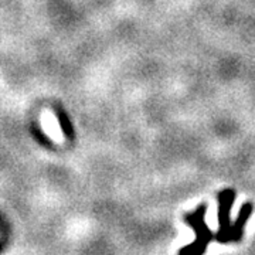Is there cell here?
Instances as JSON below:
<instances>
[{
    "mask_svg": "<svg viewBox=\"0 0 255 255\" xmlns=\"http://www.w3.org/2000/svg\"><path fill=\"white\" fill-rule=\"evenodd\" d=\"M206 213H207V206L203 203L193 213H186L184 214V223L189 224L190 228L196 233V240L182 247L179 250L177 255H204L207 251L209 244L214 240V234L210 230L206 223Z\"/></svg>",
    "mask_w": 255,
    "mask_h": 255,
    "instance_id": "1",
    "label": "cell"
},
{
    "mask_svg": "<svg viewBox=\"0 0 255 255\" xmlns=\"http://www.w3.org/2000/svg\"><path fill=\"white\" fill-rule=\"evenodd\" d=\"M236 190L234 189H224L217 194L219 200V231L214 234V240L221 244H230V234H231V209L236 201Z\"/></svg>",
    "mask_w": 255,
    "mask_h": 255,
    "instance_id": "2",
    "label": "cell"
},
{
    "mask_svg": "<svg viewBox=\"0 0 255 255\" xmlns=\"http://www.w3.org/2000/svg\"><path fill=\"white\" fill-rule=\"evenodd\" d=\"M254 211V204L251 201H247L243 204V207L238 211V216L236 221L231 226V234H230V244L231 243H240L244 238V233H246V226L248 220L251 217Z\"/></svg>",
    "mask_w": 255,
    "mask_h": 255,
    "instance_id": "3",
    "label": "cell"
},
{
    "mask_svg": "<svg viewBox=\"0 0 255 255\" xmlns=\"http://www.w3.org/2000/svg\"><path fill=\"white\" fill-rule=\"evenodd\" d=\"M57 121H58V125L61 128V130H63V133L65 135V137L71 139L74 135L73 127H71V124H70V121H68V118H67V115H65L64 111H58V112H57Z\"/></svg>",
    "mask_w": 255,
    "mask_h": 255,
    "instance_id": "4",
    "label": "cell"
}]
</instances>
